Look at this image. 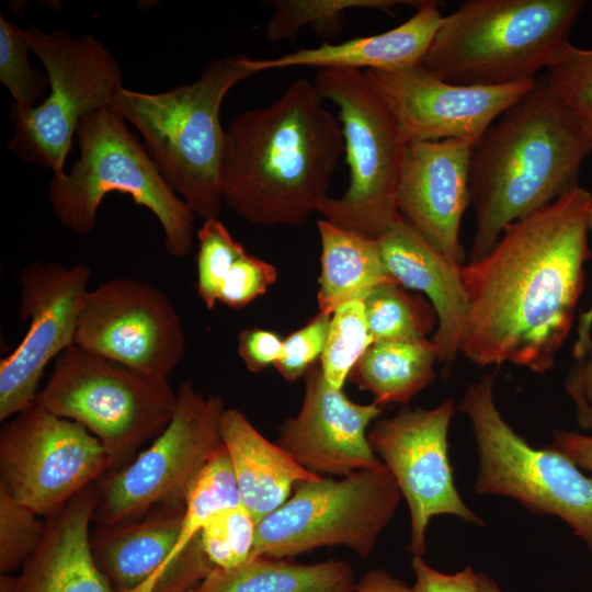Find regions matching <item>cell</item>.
<instances>
[{
  "label": "cell",
  "instance_id": "cell-1",
  "mask_svg": "<svg viewBox=\"0 0 592 592\" xmlns=\"http://www.w3.org/2000/svg\"><path fill=\"white\" fill-rule=\"evenodd\" d=\"M591 201L588 190L573 187L509 225L485 257L462 266L465 358L537 374L554 366L584 288Z\"/></svg>",
  "mask_w": 592,
  "mask_h": 592
},
{
  "label": "cell",
  "instance_id": "cell-2",
  "mask_svg": "<svg viewBox=\"0 0 592 592\" xmlns=\"http://www.w3.org/2000/svg\"><path fill=\"white\" fill-rule=\"evenodd\" d=\"M322 102L315 82L298 79L230 122L221 161L230 209L255 225L292 227L319 210L343 151L340 122Z\"/></svg>",
  "mask_w": 592,
  "mask_h": 592
},
{
  "label": "cell",
  "instance_id": "cell-3",
  "mask_svg": "<svg viewBox=\"0 0 592 592\" xmlns=\"http://www.w3.org/2000/svg\"><path fill=\"white\" fill-rule=\"evenodd\" d=\"M592 150L545 78L504 111L475 145L470 205L476 229L468 262L485 257L512 223L578 186Z\"/></svg>",
  "mask_w": 592,
  "mask_h": 592
},
{
  "label": "cell",
  "instance_id": "cell-4",
  "mask_svg": "<svg viewBox=\"0 0 592 592\" xmlns=\"http://www.w3.org/2000/svg\"><path fill=\"white\" fill-rule=\"evenodd\" d=\"M255 73L251 57L228 56L207 64L194 82L158 93L121 87L113 95L111 107L139 132L166 181L203 221L218 218L223 204L221 104Z\"/></svg>",
  "mask_w": 592,
  "mask_h": 592
},
{
  "label": "cell",
  "instance_id": "cell-5",
  "mask_svg": "<svg viewBox=\"0 0 592 592\" xmlns=\"http://www.w3.org/2000/svg\"><path fill=\"white\" fill-rule=\"evenodd\" d=\"M584 7L583 0H465L443 16L422 65L462 86L536 80Z\"/></svg>",
  "mask_w": 592,
  "mask_h": 592
},
{
  "label": "cell",
  "instance_id": "cell-6",
  "mask_svg": "<svg viewBox=\"0 0 592 592\" xmlns=\"http://www.w3.org/2000/svg\"><path fill=\"white\" fill-rule=\"evenodd\" d=\"M76 136L79 159L48 184L58 220L77 235H88L105 195L127 194L157 217L167 251L185 257L193 248L195 214L166 181L127 122L112 107H103L80 121Z\"/></svg>",
  "mask_w": 592,
  "mask_h": 592
},
{
  "label": "cell",
  "instance_id": "cell-7",
  "mask_svg": "<svg viewBox=\"0 0 592 592\" xmlns=\"http://www.w3.org/2000/svg\"><path fill=\"white\" fill-rule=\"evenodd\" d=\"M34 403L82 424L116 466L162 432L173 415L177 391L167 378L73 344L56 358Z\"/></svg>",
  "mask_w": 592,
  "mask_h": 592
},
{
  "label": "cell",
  "instance_id": "cell-8",
  "mask_svg": "<svg viewBox=\"0 0 592 592\" xmlns=\"http://www.w3.org/2000/svg\"><path fill=\"white\" fill-rule=\"evenodd\" d=\"M494 378L486 374L470 384L459 402L478 452L475 491L561 519L592 553V476L553 447L535 448L520 436L496 406Z\"/></svg>",
  "mask_w": 592,
  "mask_h": 592
},
{
  "label": "cell",
  "instance_id": "cell-9",
  "mask_svg": "<svg viewBox=\"0 0 592 592\" xmlns=\"http://www.w3.org/2000/svg\"><path fill=\"white\" fill-rule=\"evenodd\" d=\"M315 84L338 109L350 181L340 197H328L323 219L379 239L400 219L396 190L406 143L391 111L364 71L321 69Z\"/></svg>",
  "mask_w": 592,
  "mask_h": 592
},
{
  "label": "cell",
  "instance_id": "cell-10",
  "mask_svg": "<svg viewBox=\"0 0 592 592\" xmlns=\"http://www.w3.org/2000/svg\"><path fill=\"white\" fill-rule=\"evenodd\" d=\"M23 32L46 70L49 89L47 98L35 106H11L13 128L8 148L24 161L60 175L80 121L111 107L114 93L123 87L122 69L91 34L72 37L62 29L46 33L35 25Z\"/></svg>",
  "mask_w": 592,
  "mask_h": 592
},
{
  "label": "cell",
  "instance_id": "cell-11",
  "mask_svg": "<svg viewBox=\"0 0 592 592\" xmlns=\"http://www.w3.org/2000/svg\"><path fill=\"white\" fill-rule=\"evenodd\" d=\"M400 497L384 463L340 479L321 476L299 482L283 505L258 523L249 559H291L325 546H344L365 559L391 521Z\"/></svg>",
  "mask_w": 592,
  "mask_h": 592
},
{
  "label": "cell",
  "instance_id": "cell-12",
  "mask_svg": "<svg viewBox=\"0 0 592 592\" xmlns=\"http://www.w3.org/2000/svg\"><path fill=\"white\" fill-rule=\"evenodd\" d=\"M218 396L205 397L191 382L177 390L173 415L152 444L104 483L94 516L101 526L133 521L157 504H184L186 490L223 446Z\"/></svg>",
  "mask_w": 592,
  "mask_h": 592
},
{
  "label": "cell",
  "instance_id": "cell-13",
  "mask_svg": "<svg viewBox=\"0 0 592 592\" xmlns=\"http://www.w3.org/2000/svg\"><path fill=\"white\" fill-rule=\"evenodd\" d=\"M113 466L82 424L35 403L0 431V488L39 516L58 513Z\"/></svg>",
  "mask_w": 592,
  "mask_h": 592
},
{
  "label": "cell",
  "instance_id": "cell-14",
  "mask_svg": "<svg viewBox=\"0 0 592 592\" xmlns=\"http://www.w3.org/2000/svg\"><path fill=\"white\" fill-rule=\"evenodd\" d=\"M455 413L452 399L432 409H401L377 420L367 434L369 444L390 470L410 513L408 550L422 556L432 517L451 514L485 525L462 500L448 458V428Z\"/></svg>",
  "mask_w": 592,
  "mask_h": 592
},
{
  "label": "cell",
  "instance_id": "cell-15",
  "mask_svg": "<svg viewBox=\"0 0 592 592\" xmlns=\"http://www.w3.org/2000/svg\"><path fill=\"white\" fill-rule=\"evenodd\" d=\"M75 344L168 379L183 358L186 339L180 315L162 289L121 277L88 291Z\"/></svg>",
  "mask_w": 592,
  "mask_h": 592
},
{
  "label": "cell",
  "instance_id": "cell-16",
  "mask_svg": "<svg viewBox=\"0 0 592 592\" xmlns=\"http://www.w3.org/2000/svg\"><path fill=\"white\" fill-rule=\"evenodd\" d=\"M91 269L34 261L20 274L19 315L29 329L0 362V420L32 406L45 367L75 344Z\"/></svg>",
  "mask_w": 592,
  "mask_h": 592
},
{
  "label": "cell",
  "instance_id": "cell-17",
  "mask_svg": "<svg viewBox=\"0 0 592 592\" xmlns=\"http://www.w3.org/2000/svg\"><path fill=\"white\" fill-rule=\"evenodd\" d=\"M364 73L395 116L406 144L462 139L476 145L491 124L536 82L454 84L437 78L422 64Z\"/></svg>",
  "mask_w": 592,
  "mask_h": 592
},
{
  "label": "cell",
  "instance_id": "cell-18",
  "mask_svg": "<svg viewBox=\"0 0 592 592\" xmlns=\"http://www.w3.org/2000/svg\"><path fill=\"white\" fill-rule=\"evenodd\" d=\"M474 147L462 139L407 143L396 190L399 215L459 266L465 259L459 231L470 205Z\"/></svg>",
  "mask_w": 592,
  "mask_h": 592
},
{
  "label": "cell",
  "instance_id": "cell-19",
  "mask_svg": "<svg viewBox=\"0 0 592 592\" xmlns=\"http://www.w3.org/2000/svg\"><path fill=\"white\" fill-rule=\"evenodd\" d=\"M384 411L372 402L361 405L342 389L331 387L320 364L305 375V394L298 413L280 428L278 445L301 467L318 476L344 477L383 464L366 431Z\"/></svg>",
  "mask_w": 592,
  "mask_h": 592
},
{
  "label": "cell",
  "instance_id": "cell-20",
  "mask_svg": "<svg viewBox=\"0 0 592 592\" xmlns=\"http://www.w3.org/2000/svg\"><path fill=\"white\" fill-rule=\"evenodd\" d=\"M99 496L87 487L47 517L43 539L14 576H1L0 592H117L95 562L90 524Z\"/></svg>",
  "mask_w": 592,
  "mask_h": 592
},
{
  "label": "cell",
  "instance_id": "cell-21",
  "mask_svg": "<svg viewBox=\"0 0 592 592\" xmlns=\"http://www.w3.org/2000/svg\"><path fill=\"white\" fill-rule=\"evenodd\" d=\"M385 266L402 287L425 295L437 323L432 337L439 362L449 365L463 343L468 300L462 266L452 263L402 217L378 239Z\"/></svg>",
  "mask_w": 592,
  "mask_h": 592
},
{
  "label": "cell",
  "instance_id": "cell-22",
  "mask_svg": "<svg viewBox=\"0 0 592 592\" xmlns=\"http://www.w3.org/2000/svg\"><path fill=\"white\" fill-rule=\"evenodd\" d=\"M443 16L437 1L424 0L403 23L379 34L300 48L273 58H251L258 73L289 67L396 70L422 64Z\"/></svg>",
  "mask_w": 592,
  "mask_h": 592
},
{
  "label": "cell",
  "instance_id": "cell-23",
  "mask_svg": "<svg viewBox=\"0 0 592 592\" xmlns=\"http://www.w3.org/2000/svg\"><path fill=\"white\" fill-rule=\"evenodd\" d=\"M220 436L241 504L258 523L283 505L297 483L321 477L301 467L278 444L265 439L238 409L224 410Z\"/></svg>",
  "mask_w": 592,
  "mask_h": 592
},
{
  "label": "cell",
  "instance_id": "cell-24",
  "mask_svg": "<svg viewBox=\"0 0 592 592\" xmlns=\"http://www.w3.org/2000/svg\"><path fill=\"white\" fill-rule=\"evenodd\" d=\"M184 504H170L140 521L101 526L91 537L93 557L117 592H151L172 553Z\"/></svg>",
  "mask_w": 592,
  "mask_h": 592
},
{
  "label": "cell",
  "instance_id": "cell-25",
  "mask_svg": "<svg viewBox=\"0 0 592 592\" xmlns=\"http://www.w3.org/2000/svg\"><path fill=\"white\" fill-rule=\"evenodd\" d=\"M320 237L319 311L363 300L379 285L397 283L387 271L378 239L344 229L326 219L317 221Z\"/></svg>",
  "mask_w": 592,
  "mask_h": 592
},
{
  "label": "cell",
  "instance_id": "cell-26",
  "mask_svg": "<svg viewBox=\"0 0 592 592\" xmlns=\"http://www.w3.org/2000/svg\"><path fill=\"white\" fill-rule=\"evenodd\" d=\"M355 584L353 568L343 560L299 563L257 557L234 568H214L189 592H353Z\"/></svg>",
  "mask_w": 592,
  "mask_h": 592
},
{
  "label": "cell",
  "instance_id": "cell-27",
  "mask_svg": "<svg viewBox=\"0 0 592 592\" xmlns=\"http://www.w3.org/2000/svg\"><path fill=\"white\" fill-rule=\"evenodd\" d=\"M437 351L432 340L373 342L357 361L349 380L373 396L379 407L406 405L435 377Z\"/></svg>",
  "mask_w": 592,
  "mask_h": 592
},
{
  "label": "cell",
  "instance_id": "cell-28",
  "mask_svg": "<svg viewBox=\"0 0 592 592\" xmlns=\"http://www.w3.org/2000/svg\"><path fill=\"white\" fill-rule=\"evenodd\" d=\"M240 503L234 470L223 445L202 467L186 490L179 538L152 588L210 519Z\"/></svg>",
  "mask_w": 592,
  "mask_h": 592
},
{
  "label": "cell",
  "instance_id": "cell-29",
  "mask_svg": "<svg viewBox=\"0 0 592 592\" xmlns=\"http://www.w3.org/2000/svg\"><path fill=\"white\" fill-rule=\"evenodd\" d=\"M363 305L373 342L426 339L436 328L431 303L398 283L377 286L365 296Z\"/></svg>",
  "mask_w": 592,
  "mask_h": 592
},
{
  "label": "cell",
  "instance_id": "cell-30",
  "mask_svg": "<svg viewBox=\"0 0 592 592\" xmlns=\"http://www.w3.org/2000/svg\"><path fill=\"white\" fill-rule=\"evenodd\" d=\"M424 0H275L265 34L277 42L293 37L301 27L311 25L318 30H337L349 10L368 9L390 12L399 4L419 7Z\"/></svg>",
  "mask_w": 592,
  "mask_h": 592
},
{
  "label": "cell",
  "instance_id": "cell-31",
  "mask_svg": "<svg viewBox=\"0 0 592 592\" xmlns=\"http://www.w3.org/2000/svg\"><path fill=\"white\" fill-rule=\"evenodd\" d=\"M372 343L363 300L339 306L332 312L327 343L319 360L328 384L342 389L351 371Z\"/></svg>",
  "mask_w": 592,
  "mask_h": 592
},
{
  "label": "cell",
  "instance_id": "cell-32",
  "mask_svg": "<svg viewBox=\"0 0 592 592\" xmlns=\"http://www.w3.org/2000/svg\"><path fill=\"white\" fill-rule=\"evenodd\" d=\"M550 91L592 143V47L566 43L546 69Z\"/></svg>",
  "mask_w": 592,
  "mask_h": 592
},
{
  "label": "cell",
  "instance_id": "cell-33",
  "mask_svg": "<svg viewBox=\"0 0 592 592\" xmlns=\"http://www.w3.org/2000/svg\"><path fill=\"white\" fill-rule=\"evenodd\" d=\"M31 48L14 22L0 15V81L13 98V106L25 110L35 106L49 89L48 77L30 61Z\"/></svg>",
  "mask_w": 592,
  "mask_h": 592
},
{
  "label": "cell",
  "instance_id": "cell-34",
  "mask_svg": "<svg viewBox=\"0 0 592 592\" xmlns=\"http://www.w3.org/2000/svg\"><path fill=\"white\" fill-rule=\"evenodd\" d=\"M257 526L258 522L241 503L210 519L202 528L200 539L214 568H234L249 560Z\"/></svg>",
  "mask_w": 592,
  "mask_h": 592
},
{
  "label": "cell",
  "instance_id": "cell-35",
  "mask_svg": "<svg viewBox=\"0 0 592 592\" xmlns=\"http://www.w3.org/2000/svg\"><path fill=\"white\" fill-rule=\"evenodd\" d=\"M196 289L206 308L218 303L219 292L232 265L247 251L218 218L203 221L197 231Z\"/></svg>",
  "mask_w": 592,
  "mask_h": 592
},
{
  "label": "cell",
  "instance_id": "cell-36",
  "mask_svg": "<svg viewBox=\"0 0 592 592\" xmlns=\"http://www.w3.org/2000/svg\"><path fill=\"white\" fill-rule=\"evenodd\" d=\"M0 488V572L22 568L39 546L46 523Z\"/></svg>",
  "mask_w": 592,
  "mask_h": 592
},
{
  "label": "cell",
  "instance_id": "cell-37",
  "mask_svg": "<svg viewBox=\"0 0 592 592\" xmlns=\"http://www.w3.org/2000/svg\"><path fill=\"white\" fill-rule=\"evenodd\" d=\"M332 314L319 311L304 327L283 339L280 358L275 369L287 382L305 376L320 360L329 333Z\"/></svg>",
  "mask_w": 592,
  "mask_h": 592
},
{
  "label": "cell",
  "instance_id": "cell-38",
  "mask_svg": "<svg viewBox=\"0 0 592 592\" xmlns=\"http://www.w3.org/2000/svg\"><path fill=\"white\" fill-rule=\"evenodd\" d=\"M276 280L275 266L246 253L225 277L218 301L234 309L243 308L263 295Z\"/></svg>",
  "mask_w": 592,
  "mask_h": 592
},
{
  "label": "cell",
  "instance_id": "cell-39",
  "mask_svg": "<svg viewBox=\"0 0 592 592\" xmlns=\"http://www.w3.org/2000/svg\"><path fill=\"white\" fill-rule=\"evenodd\" d=\"M283 338L259 327L242 330L238 338V354L246 367L259 373L276 363L282 354Z\"/></svg>",
  "mask_w": 592,
  "mask_h": 592
},
{
  "label": "cell",
  "instance_id": "cell-40",
  "mask_svg": "<svg viewBox=\"0 0 592 592\" xmlns=\"http://www.w3.org/2000/svg\"><path fill=\"white\" fill-rule=\"evenodd\" d=\"M565 389L574 405L579 426L592 435V344L569 369Z\"/></svg>",
  "mask_w": 592,
  "mask_h": 592
},
{
  "label": "cell",
  "instance_id": "cell-41",
  "mask_svg": "<svg viewBox=\"0 0 592 592\" xmlns=\"http://www.w3.org/2000/svg\"><path fill=\"white\" fill-rule=\"evenodd\" d=\"M411 566L415 576L413 592H479L478 573L470 567L448 574L430 567L422 556H413Z\"/></svg>",
  "mask_w": 592,
  "mask_h": 592
},
{
  "label": "cell",
  "instance_id": "cell-42",
  "mask_svg": "<svg viewBox=\"0 0 592 592\" xmlns=\"http://www.w3.org/2000/svg\"><path fill=\"white\" fill-rule=\"evenodd\" d=\"M554 449L570 458L577 466L592 473V435L574 431L556 430L553 443Z\"/></svg>",
  "mask_w": 592,
  "mask_h": 592
},
{
  "label": "cell",
  "instance_id": "cell-43",
  "mask_svg": "<svg viewBox=\"0 0 592 592\" xmlns=\"http://www.w3.org/2000/svg\"><path fill=\"white\" fill-rule=\"evenodd\" d=\"M353 592H413V590L388 571L372 569L356 581Z\"/></svg>",
  "mask_w": 592,
  "mask_h": 592
},
{
  "label": "cell",
  "instance_id": "cell-44",
  "mask_svg": "<svg viewBox=\"0 0 592 592\" xmlns=\"http://www.w3.org/2000/svg\"><path fill=\"white\" fill-rule=\"evenodd\" d=\"M589 228L592 232V201L589 210ZM592 306L578 318L577 337L572 346L574 358L581 357L592 344Z\"/></svg>",
  "mask_w": 592,
  "mask_h": 592
},
{
  "label": "cell",
  "instance_id": "cell-45",
  "mask_svg": "<svg viewBox=\"0 0 592 592\" xmlns=\"http://www.w3.org/2000/svg\"><path fill=\"white\" fill-rule=\"evenodd\" d=\"M479 592H502L501 589L485 573H478Z\"/></svg>",
  "mask_w": 592,
  "mask_h": 592
}]
</instances>
